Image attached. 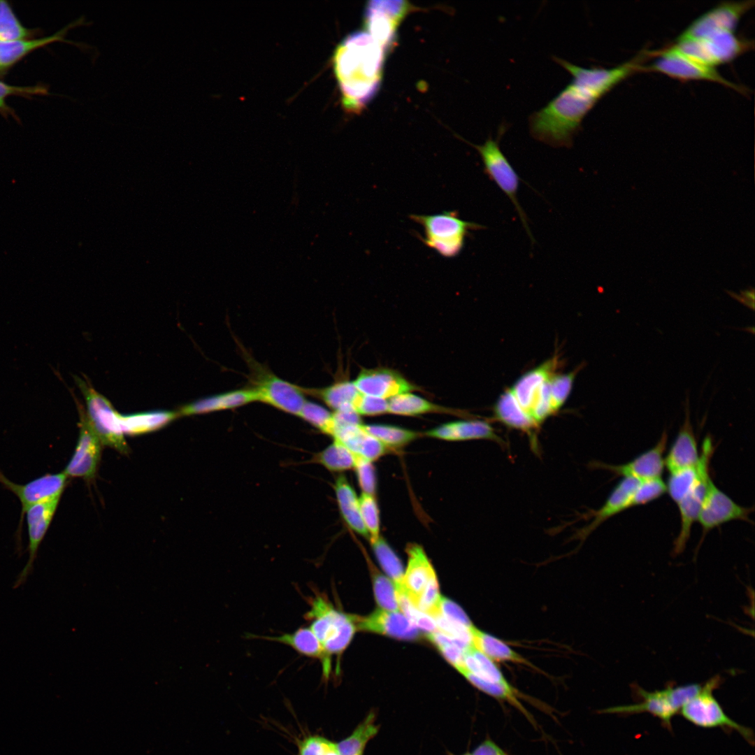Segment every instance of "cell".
<instances>
[{"instance_id": "4", "label": "cell", "mask_w": 755, "mask_h": 755, "mask_svg": "<svg viewBox=\"0 0 755 755\" xmlns=\"http://www.w3.org/2000/svg\"><path fill=\"white\" fill-rule=\"evenodd\" d=\"M701 686L698 684L678 686L670 685L662 690L647 691L637 684H633V693L638 703L611 707L601 712L622 716L647 712L659 719L661 724L672 731L673 717L698 693Z\"/></svg>"}, {"instance_id": "11", "label": "cell", "mask_w": 755, "mask_h": 755, "mask_svg": "<svg viewBox=\"0 0 755 755\" xmlns=\"http://www.w3.org/2000/svg\"><path fill=\"white\" fill-rule=\"evenodd\" d=\"M473 145L482 158L486 173L512 202L528 236L533 240L526 216L517 198L519 178L502 152L498 141L489 138L482 145Z\"/></svg>"}, {"instance_id": "20", "label": "cell", "mask_w": 755, "mask_h": 755, "mask_svg": "<svg viewBox=\"0 0 755 755\" xmlns=\"http://www.w3.org/2000/svg\"><path fill=\"white\" fill-rule=\"evenodd\" d=\"M91 23L82 16L69 24L54 34L37 39H22L10 42H0V69L8 68L20 60L31 52L48 44L62 41L78 46L81 50L94 49V47L82 43L72 42L65 39L69 30L76 27L89 26Z\"/></svg>"}, {"instance_id": "7", "label": "cell", "mask_w": 755, "mask_h": 755, "mask_svg": "<svg viewBox=\"0 0 755 755\" xmlns=\"http://www.w3.org/2000/svg\"><path fill=\"white\" fill-rule=\"evenodd\" d=\"M673 45L692 59L716 68L742 54L750 44L735 31H717L698 38L676 39Z\"/></svg>"}, {"instance_id": "21", "label": "cell", "mask_w": 755, "mask_h": 755, "mask_svg": "<svg viewBox=\"0 0 755 755\" xmlns=\"http://www.w3.org/2000/svg\"><path fill=\"white\" fill-rule=\"evenodd\" d=\"M685 418L671 447L664 457L665 468L669 473L696 466L700 451L691 422L689 398L684 402Z\"/></svg>"}, {"instance_id": "3", "label": "cell", "mask_w": 755, "mask_h": 755, "mask_svg": "<svg viewBox=\"0 0 755 755\" xmlns=\"http://www.w3.org/2000/svg\"><path fill=\"white\" fill-rule=\"evenodd\" d=\"M305 598L309 610L303 617L322 644L326 654L340 655L357 630L356 616L336 610L328 598L319 591Z\"/></svg>"}, {"instance_id": "12", "label": "cell", "mask_w": 755, "mask_h": 755, "mask_svg": "<svg viewBox=\"0 0 755 755\" xmlns=\"http://www.w3.org/2000/svg\"><path fill=\"white\" fill-rule=\"evenodd\" d=\"M753 511V507L742 506L735 502L710 477L697 522L701 526L704 536L713 528L731 521L750 522Z\"/></svg>"}, {"instance_id": "48", "label": "cell", "mask_w": 755, "mask_h": 755, "mask_svg": "<svg viewBox=\"0 0 755 755\" xmlns=\"http://www.w3.org/2000/svg\"><path fill=\"white\" fill-rule=\"evenodd\" d=\"M575 373H554L549 379V389L554 409L557 412L567 401L573 385Z\"/></svg>"}, {"instance_id": "49", "label": "cell", "mask_w": 755, "mask_h": 755, "mask_svg": "<svg viewBox=\"0 0 755 755\" xmlns=\"http://www.w3.org/2000/svg\"><path fill=\"white\" fill-rule=\"evenodd\" d=\"M358 484L362 492L375 495L377 480L375 466L372 461L356 456L354 467Z\"/></svg>"}, {"instance_id": "2", "label": "cell", "mask_w": 755, "mask_h": 755, "mask_svg": "<svg viewBox=\"0 0 755 755\" xmlns=\"http://www.w3.org/2000/svg\"><path fill=\"white\" fill-rule=\"evenodd\" d=\"M601 98L590 87L572 80L545 106L531 115L532 136L552 146L571 145L584 117Z\"/></svg>"}, {"instance_id": "55", "label": "cell", "mask_w": 755, "mask_h": 755, "mask_svg": "<svg viewBox=\"0 0 755 755\" xmlns=\"http://www.w3.org/2000/svg\"><path fill=\"white\" fill-rule=\"evenodd\" d=\"M731 295L741 303H743L750 308L754 309V289L753 288L742 291L740 296H737L734 293H732Z\"/></svg>"}, {"instance_id": "32", "label": "cell", "mask_w": 755, "mask_h": 755, "mask_svg": "<svg viewBox=\"0 0 755 755\" xmlns=\"http://www.w3.org/2000/svg\"><path fill=\"white\" fill-rule=\"evenodd\" d=\"M178 416V412L167 410L121 415L122 430L129 435L148 433L162 428Z\"/></svg>"}, {"instance_id": "28", "label": "cell", "mask_w": 755, "mask_h": 755, "mask_svg": "<svg viewBox=\"0 0 755 755\" xmlns=\"http://www.w3.org/2000/svg\"><path fill=\"white\" fill-rule=\"evenodd\" d=\"M406 552L408 561L403 575V587L405 594L414 605L435 570L420 545L409 544L406 547Z\"/></svg>"}, {"instance_id": "56", "label": "cell", "mask_w": 755, "mask_h": 755, "mask_svg": "<svg viewBox=\"0 0 755 755\" xmlns=\"http://www.w3.org/2000/svg\"><path fill=\"white\" fill-rule=\"evenodd\" d=\"M323 755H341L337 748L336 744H334L327 740L324 742V751Z\"/></svg>"}, {"instance_id": "44", "label": "cell", "mask_w": 755, "mask_h": 755, "mask_svg": "<svg viewBox=\"0 0 755 755\" xmlns=\"http://www.w3.org/2000/svg\"><path fill=\"white\" fill-rule=\"evenodd\" d=\"M373 577L375 599L382 609L391 612L400 611L397 591L394 583L377 572H374Z\"/></svg>"}, {"instance_id": "18", "label": "cell", "mask_w": 755, "mask_h": 755, "mask_svg": "<svg viewBox=\"0 0 755 755\" xmlns=\"http://www.w3.org/2000/svg\"><path fill=\"white\" fill-rule=\"evenodd\" d=\"M408 10L409 6L404 1H370L366 15L368 33L386 49Z\"/></svg>"}, {"instance_id": "34", "label": "cell", "mask_w": 755, "mask_h": 755, "mask_svg": "<svg viewBox=\"0 0 755 755\" xmlns=\"http://www.w3.org/2000/svg\"><path fill=\"white\" fill-rule=\"evenodd\" d=\"M432 412L454 414V410L431 403L411 392L401 394L388 400V413L417 416Z\"/></svg>"}, {"instance_id": "5", "label": "cell", "mask_w": 755, "mask_h": 755, "mask_svg": "<svg viewBox=\"0 0 755 755\" xmlns=\"http://www.w3.org/2000/svg\"><path fill=\"white\" fill-rule=\"evenodd\" d=\"M410 218L424 229V237H419L421 241L445 258L458 256L470 231L483 227L461 220L453 210L429 215H410Z\"/></svg>"}, {"instance_id": "51", "label": "cell", "mask_w": 755, "mask_h": 755, "mask_svg": "<svg viewBox=\"0 0 755 755\" xmlns=\"http://www.w3.org/2000/svg\"><path fill=\"white\" fill-rule=\"evenodd\" d=\"M47 89L41 86L20 87L10 85L0 81V110H7L6 99L12 95L29 96L34 94H44Z\"/></svg>"}, {"instance_id": "41", "label": "cell", "mask_w": 755, "mask_h": 755, "mask_svg": "<svg viewBox=\"0 0 755 755\" xmlns=\"http://www.w3.org/2000/svg\"><path fill=\"white\" fill-rule=\"evenodd\" d=\"M30 35L13 12L10 4L0 0V42L26 39Z\"/></svg>"}, {"instance_id": "47", "label": "cell", "mask_w": 755, "mask_h": 755, "mask_svg": "<svg viewBox=\"0 0 755 755\" xmlns=\"http://www.w3.org/2000/svg\"><path fill=\"white\" fill-rule=\"evenodd\" d=\"M666 493V484L661 477L639 481L633 493V506L647 504Z\"/></svg>"}, {"instance_id": "53", "label": "cell", "mask_w": 755, "mask_h": 755, "mask_svg": "<svg viewBox=\"0 0 755 755\" xmlns=\"http://www.w3.org/2000/svg\"><path fill=\"white\" fill-rule=\"evenodd\" d=\"M324 738L311 736L305 739L300 745V755H323L324 751Z\"/></svg>"}, {"instance_id": "15", "label": "cell", "mask_w": 755, "mask_h": 755, "mask_svg": "<svg viewBox=\"0 0 755 755\" xmlns=\"http://www.w3.org/2000/svg\"><path fill=\"white\" fill-rule=\"evenodd\" d=\"M79 408L80 433L74 454L65 468L67 477L90 480L95 475L101 452V442L94 431L85 411Z\"/></svg>"}, {"instance_id": "8", "label": "cell", "mask_w": 755, "mask_h": 755, "mask_svg": "<svg viewBox=\"0 0 755 755\" xmlns=\"http://www.w3.org/2000/svg\"><path fill=\"white\" fill-rule=\"evenodd\" d=\"M250 386L259 402L298 416L307 401L303 387L281 379L257 361L250 359Z\"/></svg>"}, {"instance_id": "46", "label": "cell", "mask_w": 755, "mask_h": 755, "mask_svg": "<svg viewBox=\"0 0 755 755\" xmlns=\"http://www.w3.org/2000/svg\"><path fill=\"white\" fill-rule=\"evenodd\" d=\"M440 601L441 596L435 573L429 580L424 591L416 601L414 606L419 611L434 618L441 614Z\"/></svg>"}, {"instance_id": "36", "label": "cell", "mask_w": 755, "mask_h": 755, "mask_svg": "<svg viewBox=\"0 0 755 755\" xmlns=\"http://www.w3.org/2000/svg\"><path fill=\"white\" fill-rule=\"evenodd\" d=\"M471 633L473 646L492 661L526 663V661L520 654L500 639L475 626L472 628Z\"/></svg>"}, {"instance_id": "30", "label": "cell", "mask_w": 755, "mask_h": 755, "mask_svg": "<svg viewBox=\"0 0 755 755\" xmlns=\"http://www.w3.org/2000/svg\"><path fill=\"white\" fill-rule=\"evenodd\" d=\"M334 489L339 510L345 522L357 533L369 538L361 516L359 498L347 478L343 475L338 477Z\"/></svg>"}, {"instance_id": "24", "label": "cell", "mask_w": 755, "mask_h": 755, "mask_svg": "<svg viewBox=\"0 0 755 755\" xmlns=\"http://www.w3.org/2000/svg\"><path fill=\"white\" fill-rule=\"evenodd\" d=\"M357 629L387 635L401 640L419 636L417 628L400 611L378 610L367 617L356 616Z\"/></svg>"}, {"instance_id": "57", "label": "cell", "mask_w": 755, "mask_h": 755, "mask_svg": "<svg viewBox=\"0 0 755 755\" xmlns=\"http://www.w3.org/2000/svg\"><path fill=\"white\" fill-rule=\"evenodd\" d=\"M463 755H473V754H468H468H463Z\"/></svg>"}, {"instance_id": "19", "label": "cell", "mask_w": 755, "mask_h": 755, "mask_svg": "<svg viewBox=\"0 0 755 755\" xmlns=\"http://www.w3.org/2000/svg\"><path fill=\"white\" fill-rule=\"evenodd\" d=\"M352 382L361 394L384 399L419 389L398 371L382 367L361 369Z\"/></svg>"}, {"instance_id": "33", "label": "cell", "mask_w": 755, "mask_h": 755, "mask_svg": "<svg viewBox=\"0 0 755 755\" xmlns=\"http://www.w3.org/2000/svg\"><path fill=\"white\" fill-rule=\"evenodd\" d=\"M305 394L318 397L334 411L354 408V403L359 394L352 382L339 381L320 389L303 388Z\"/></svg>"}, {"instance_id": "14", "label": "cell", "mask_w": 755, "mask_h": 755, "mask_svg": "<svg viewBox=\"0 0 755 755\" xmlns=\"http://www.w3.org/2000/svg\"><path fill=\"white\" fill-rule=\"evenodd\" d=\"M668 438L667 431L665 430L652 448L625 463L613 465L594 461L591 465L596 468L608 470L622 478L643 481L661 477L665 468L664 454Z\"/></svg>"}, {"instance_id": "42", "label": "cell", "mask_w": 755, "mask_h": 755, "mask_svg": "<svg viewBox=\"0 0 755 755\" xmlns=\"http://www.w3.org/2000/svg\"><path fill=\"white\" fill-rule=\"evenodd\" d=\"M351 451L356 456L373 462L383 456L387 452V448L368 433L362 426V429L353 440Z\"/></svg>"}, {"instance_id": "26", "label": "cell", "mask_w": 755, "mask_h": 755, "mask_svg": "<svg viewBox=\"0 0 755 755\" xmlns=\"http://www.w3.org/2000/svg\"><path fill=\"white\" fill-rule=\"evenodd\" d=\"M710 477L709 468L703 473L693 488L677 504L680 512V528L673 543V553L675 555L681 554L686 547L691 535L692 526L698 519Z\"/></svg>"}, {"instance_id": "43", "label": "cell", "mask_w": 755, "mask_h": 755, "mask_svg": "<svg viewBox=\"0 0 755 755\" xmlns=\"http://www.w3.org/2000/svg\"><path fill=\"white\" fill-rule=\"evenodd\" d=\"M298 416L320 431L331 435L333 412H331L321 405L306 401Z\"/></svg>"}, {"instance_id": "50", "label": "cell", "mask_w": 755, "mask_h": 755, "mask_svg": "<svg viewBox=\"0 0 755 755\" xmlns=\"http://www.w3.org/2000/svg\"><path fill=\"white\" fill-rule=\"evenodd\" d=\"M354 408L359 415H380L388 413V400L359 393Z\"/></svg>"}, {"instance_id": "25", "label": "cell", "mask_w": 755, "mask_h": 755, "mask_svg": "<svg viewBox=\"0 0 755 755\" xmlns=\"http://www.w3.org/2000/svg\"><path fill=\"white\" fill-rule=\"evenodd\" d=\"M429 437L447 441H465L470 440H489L499 445L504 441L496 433L494 427L487 421L480 419H463L447 422L427 431Z\"/></svg>"}, {"instance_id": "54", "label": "cell", "mask_w": 755, "mask_h": 755, "mask_svg": "<svg viewBox=\"0 0 755 755\" xmlns=\"http://www.w3.org/2000/svg\"><path fill=\"white\" fill-rule=\"evenodd\" d=\"M473 755H509L496 742L490 739L483 741L472 754Z\"/></svg>"}, {"instance_id": "10", "label": "cell", "mask_w": 755, "mask_h": 755, "mask_svg": "<svg viewBox=\"0 0 755 755\" xmlns=\"http://www.w3.org/2000/svg\"><path fill=\"white\" fill-rule=\"evenodd\" d=\"M76 381L85 398L87 418L101 443L120 452H128L121 426V415L106 397L88 383L79 378H76Z\"/></svg>"}, {"instance_id": "1", "label": "cell", "mask_w": 755, "mask_h": 755, "mask_svg": "<svg viewBox=\"0 0 755 755\" xmlns=\"http://www.w3.org/2000/svg\"><path fill=\"white\" fill-rule=\"evenodd\" d=\"M384 50L368 32L350 34L336 48L334 73L347 109L357 110L374 95L381 79Z\"/></svg>"}, {"instance_id": "27", "label": "cell", "mask_w": 755, "mask_h": 755, "mask_svg": "<svg viewBox=\"0 0 755 755\" xmlns=\"http://www.w3.org/2000/svg\"><path fill=\"white\" fill-rule=\"evenodd\" d=\"M247 638L266 640L287 645L299 654L320 661L322 674L328 679L331 672V659L328 658L319 640L309 627H300L292 633L278 636L250 634Z\"/></svg>"}, {"instance_id": "45", "label": "cell", "mask_w": 755, "mask_h": 755, "mask_svg": "<svg viewBox=\"0 0 755 755\" xmlns=\"http://www.w3.org/2000/svg\"><path fill=\"white\" fill-rule=\"evenodd\" d=\"M361 516L370 540L380 536V511L375 495L362 492L359 498Z\"/></svg>"}, {"instance_id": "22", "label": "cell", "mask_w": 755, "mask_h": 755, "mask_svg": "<svg viewBox=\"0 0 755 755\" xmlns=\"http://www.w3.org/2000/svg\"><path fill=\"white\" fill-rule=\"evenodd\" d=\"M638 482L631 478H622L612 490L603 505L598 510H591L587 515L591 518V521L577 531V538L583 541L606 520L633 508L632 496Z\"/></svg>"}, {"instance_id": "13", "label": "cell", "mask_w": 755, "mask_h": 755, "mask_svg": "<svg viewBox=\"0 0 755 755\" xmlns=\"http://www.w3.org/2000/svg\"><path fill=\"white\" fill-rule=\"evenodd\" d=\"M754 4L752 0L724 1L692 22L677 38H698L717 31H735L740 19Z\"/></svg>"}, {"instance_id": "52", "label": "cell", "mask_w": 755, "mask_h": 755, "mask_svg": "<svg viewBox=\"0 0 755 755\" xmlns=\"http://www.w3.org/2000/svg\"><path fill=\"white\" fill-rule=\"evenodd\" d=\"M440 612L441 614L449 621L468 628L473 626L472 622L463 609L457 604L446 598L441 597Z\"/></svg>"}, {"instance_id": "31", "label": "cell", "mask_w": 755, "mask_h": 755, "mask_svg": "<svg viewBox=\"0 0 755 755\" xmlns=\"http://www.w3.org/2000/svg\"><path fill=\"white\" fill-rule=\"evenodd\" d=\"M495 419L505 426L531 435L536 430L517 402L510 389L505 390L494 406Z\"/></svg>"}, {"instance_id": "16", "label": "cell", "mask_w": 755, "mask_h": 755, "mask_svg": "<svg viewBox=\"0 0 755 755\" xmlns=\"http://www.w3.org/2000/svg\"><path fill=\"white\" fill-rule=\"evenodd\" d=\"M67 477L64 472L48 473L20 484L8 479L0 470V484L13 492L20 501L22 505L20 524L25 511L30 506L60 498L66 484Z\"/></svg>"}, {"instance_id": "9", "label": "cell", "mask_w": 755, "mask_h": 755, "mask_svg": "<svg viewBox=\"0 0 755 755\" xmlns=\"http://www.w3.org/2000/svg\"><path fill=\"white\" fill-rule=\"evenodd\" d=\"M654 60L642 71L665 74L680 80H707L718 82L739 92L744 89L723 77L716 68L699 63L680 52L675 45L653 52Z\"/></svg>"}, {"instance_id": "17", "label": "cell", "mask_w": 755, "mask_h": 755, "mask_svg": "<svg viewBox=\"0 0 755 755\" xmlns=\"http://www.w3.org/2000/svg\"><path fill=\"white\" fill-rule=\"evenodd\" d=\"M59 500L60 498H55L37 503L30 506L25 511L29 535V558L27 564L13 584L14 589H17L24 584L32 573L38 549L51 524Z\"/></svg>"}, {"instance_id": "39", "label": "cell", "mask_w": 755, "mask_h": 755, "mask_svg": "<svg viewBox=\"0 0 755 755\" xmlns=\"http://www.w3.org/2000/svg\"><path fill=\"white\" fill-rule=\"evenodd\" d=\"M327 470L343 472L354 468L356 455L336 440L318 453L315 458Z\"/></svg>"}, {"instance_id": "29", "label": "cell", "mask_w": 755, "mask_h": 755, "mask_svg": "<svg viewBox=\"0 0 755 755\" xmlns=\"http://www.w3.org/2000/svg\"><path fill=\"white\" fill-rule=\"evenodd\" d=\"M258 401L255 391L250 388L236 389L208 396L182 406L179 416L206 414L230 410Z\"/></svg>"}, {"instance_id": "35", "label": "cell", "mask_w": 755, "mask_h": 755, "mask_svg": "<svg viewBox=\"0 0 755 755\" xmlns=\"http://www.w3.org/2000/svg\"><path fill=\"white\" fill-rule=\"evenodd\" d=\"M463 671L472 674L484 682L501 685L510 684L494 661L473 645L465 654L464 669L459 673H461Z\"/></svg>"}, {"instance_id": "23", "label": "cell", "mask_w": 755, "mask_h": 755, "mask_svg": "<svg viewBox=\"0 0 755 755\" xmlns=\"http://www.w3.org/2000/svg\"><path fill=\"white\" fill-rule=\"evenodd\" d=\"M557 364L556 357L547 360L541 365L522 375L513 386L509 388L536 431L538 428L532 417L533 410L541 387L555 373L554 370Z\"/></svg>"}, {"instance_id": "40", "label": "cell", "mask_w": 755, "mask_h": 755, "mask_svg": "<svg viewBox=\"0 0 755 755\" xmlns=\"http://www.w3.org/2000/svg\"><path fill=\"white\" fill-rule=\"evenodd\" d=\"M373 719L374 715L369 714L350 737L336 744L341 755H362L366 742L378 732Z\"/></svg>"}, {"instance_id": "37", "label": "cell", "mask_w": 755, "mask_h": 755, "mask_svg": "<svg viewBox=\"0 0 755 755\" xmlns=\"http://www.w3.org/2000/svg\"><path fill=\"white\" fill-rule=\"evenodd\" d=\"M362 426L368 433L378 439L387 448L403 447L419 436L417 432L398 426L382 424Z\"/></svg>"}, {"instance_id": "6", "label": "cell", "mask_w": 755, "mask_h": 755, "mask_svg": "<svg viewBox=\"0 0 755 755\" xmlns=\"http://www.w3.org/2000/svg\"><path fill=\"white\" fill-rule=\"evenodd\" d=\"M721 682L719 675L707 681L698 693L683 706L680 713L688 721L701 728H720L726 733L735 731L753 746V730L730 718L714 698L713 692L719 686Z\"/></svg>"}, {"instance_id": "38", "label": "cell", "mask_w": 755, "mask_h": 755, "mask_svg": "<svg viewBox=\"0 0 755 755\" xmlns=\"http://www.w3.org/2000/svg\"><path fill=\"white\" fill-rule=\"evenodd\" d=\"M371 542L378 561L388 576L392 579L396 591L403 590L404 573L400 559L380 535L371 540Z\"/></svg>"}]
</instances>
